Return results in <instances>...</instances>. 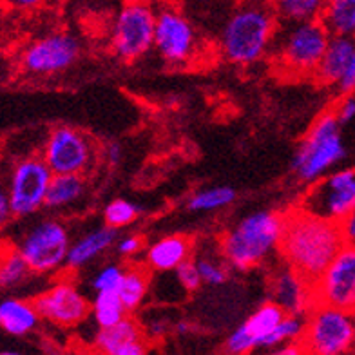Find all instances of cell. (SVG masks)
Segmentation results:
<instances>
[{"label":"cell","mask_w":355,"mask_h":355,"mask_svg":"<svg viewBox=\"0 0 355 355\" xmlns=\"http://www.w3.org/2000/svg\"><path fill=\"white\" fill-rule=\"evenodd\" d=\"M174 328H176V332H180V334L191 332V324H189L187 321H178L176 324H174Z\"/></svg>","instance_id":"cell-44"},{"label":"cell","mask_w":355,"mask_h":355,"mask_svg":"<svg viewBox=\"0 0 355 355\" xmlns=\"http://www.w3.org/2000/svg\"><path fill=\"white\" fill-rule=\"evenodd\" d=\"M155 49L168 64H187L198 51V35L182 10L165 6L156 11Z\"/></svg>","instance_id":"cell-12"},{"label":"cell","mask_w":355,"mask_h":355,"mask_svg":"<svg viewBox=\"0 0 355 355\" xmlns=\"http://www.w3.org/2000/svg\"><path fill=\"white\" fill-rule=\"evenodd\" d=\"M123 272L125 266L120 265H107L100 268L98 274L93 279V288L96 294L100 292H118L120 285H122Z\"/></svg>","instance_id":"cell-33"},{"label":"cell","mask_w":355,"mask_h":355,"mask_svg":"<svg viewBox=\"0 0 355 355\" xmlns=\"http://www.w3.org/2000/svg\"><path fill=\"white\" fill-rule=\"evenodd\" d=\"M116 243V230L109 227H98L84 234L82 238L71 243L69 254H67V268L69 270H80L87 263L107 252L112 245Z\"/></svg>","instance_id":"cell-19"},{"label":"cell","mask_w":355,"mask_h":355,"mask_svg":"<svg viewBox=\"0 0 355 355\" xmlns=\"http://www.w3.org/2000/svg\"><path fill=\"white\" fill-rule=\"evenodd\" d=\"M150 285L149 268L144 265H129L123 272L122 285L118 288V295L125 306L127 313L135 312L141 306L144 300L147 297Z\"/></svg>","instance_id":"cell-24"},{"label":"cell","mask_w":355,"mask_h":355,"mask_svg":"<svg viewBox=\"0 0 355 355\" xmlns=\"http://www.w3.org/2000/svg\"><path fill=\"white\" fill-rule=\"evenodd\" d=\"M141 209L136 203L129 200H123V198H118V200L109 201L107 207L103 209V220H105V227L109 229H122L131 225L132 221L140 216Z\"/></svg>","instance_id":"cell-32"},{"label":"cell","mask_w":355,"mask_h":355,"mask_svg":"<svg viewBox=\"0 0 355 355\" xmlns=\"http://www.w3.org/2000/svg\"><path fill=\"white\" fill-rule=\"evenodd\" d=\"M355 53V38L332 37L321 64L315 71V78L324 85H337L345 75Z\"/></svg>","instance_id":"cell-21"},{"label":"cell","mask_w":355,"mask_h":355,"mask_svg":"<svg viewBox=\"0 0 355 355\" xmlns=\"http://www.w3.org/2000/svg\"><path fill=\"white\" fill-rule=\"evenodd\" d=\"M277 28L279 20L272 6H239L221 29V53L232 64H256L272 49Z\"/></svg>","instance_id":"cell-3"},{"label":"cell","mask_w":355,"mask_h":355,"mask_svg":"<svg viewBox=\"0 0 355 355\" xmlns=\"http://www.w3.org/2000/svg\"><path fill=\"white\" fill-rule=\"evenodd\" d=\"M354 350H355V321H354Z\"/></svg>","instance_id":"cell-46"},{"label":"cell","mask_w":355,"mask_h":355,"mask_svg":"<svg viewBox=\"0 0 355 355\" xmlns=\"http://www.w3.org/2000/svg\"><path fill=\"white\" fill-rule=\"evenodd\" d=\"M71 236L58 220H40L26 230L17 250L33 274H55L67 265Z\"/></svg>","instance_id":"cell-8"},{"label":"cell","mask_w":355,"mask_h":355,"mask_svg":"<svg viewBox=\"0 0 355 355\" xmlns=\"http://www.w3.org/2000/svg\"><path fill=\"white\" fill-rule=\"evenodd\" d=\"M85 194V178L84 176H53L49 191L46 198V209L60 211L64 207L84 198Z\"/></svg>","instance_id":"cell-25"},{"label":"cell","mask_w":355,"mask_h":355,"mask_svg":"<svg viewBox=\"0 0 355 355\" xmlns=\"http://www.w3.org/2000/svg\"><path fill=\"white\" fill-rule=\"evenodd\" d=\"M144 247V241H141L140 236L136 234H129V236H123L122 239L116 241V250L120 256H135L138 254Z\"/></svg>","instance_id":"cell-35"},{"label":"cell","mask_w":355,"mask_h":355,"mask_svg":"<svg viewBox=\"0 0 355 355\" xmlns=\"http://www.w3.org/2000/svg\"><path fill=\"white\" fill-rule=\"evenodd\" d=\"M194 261L200 270L201 281L205 285L211 286H221L229 281L230 266L223 259V256H211V254H201V256L194 257Z\"/></svg>","instance_id":"cell-31"},{"label":"cell","mask_w":355,"mask_h":355,"mask_svg":"<svg viewBox=\"0 0 355 355\" xmlns=\"http://www.w3.org/2000/svg\"><path fill=\"white\" fill-rule=\"evenodd\" d=\"M0 355H22L19 352H0Z\"/></svg>","instance_id":"cell-45"},{"label":"cell","mask_w":355,"mask_h":355,"mask_svg":"<svg viewBox=\"0 0 355 355\" xmlns=\"http://www.w3.org/2000/svg\"><path fill=\"white\" fill-rule=\"evenodd\" d=\"M266 355H306L304 352L303 345L300 343H290V345H283V346H277V348H272L268 350Z\"/></svg>","instance_id":"cell-40"},{"label":"cell","mask_w":355,"mask_h":355,"mask_svg":"<svg viewBox=\"0 0 355 355\" xmlns=\"http://www.w3.org/2000/svg\"><path fill=\"white\" fill-rule=\"evenodd\" d=\"M285 214L257 211L230 227L220 239V254L230 268L247 272L279 250Z\"/></svg>","instance_id":"cell-2"},{"label":"cell","mask_w":355,"mask_h":355,"mask_svg":"<svg viewBox=\"0 0 355 355\" xmlns=\"http://www.w3.org/2000/svg\"><path fill=\"white\" fill-rule=\"evenodd\" d=\"M167 328H168V322L165 321V319H153V321L149 322V336L153 337L165 336Z\"/></svg>","instance_id":"cell-43"},{"label":"cell","mask_w":355,"mask_h":355,"mask_svg":"<svg viewBox=\"0 0 355 355\" xmlns=\"http://www.w3.org/2000/svg\"><path fill=\"white\" fill-rule=\"evenodd\" d=\"M345 245L341 225L313 218L300 209H292L285 214L281 257L285 265L312 285Z\"/></svg>","instance_id":"cell-1"},{"label":"cell","mask_w":355,"mask_h":355,"mask_svg":"<svg viewBox=\"0 0 355 355\" xmlns=\"http://www.w3.org/2000/svg\"><path fill=\"white\" fill-rule=\"evenodd\" d=\"M286 313L272 301L259 304L238 328H234L223 345L225 355H250L259 350L274 328L285 319Z\"/></svg>","instance_id":"cell-16"},{"label":"cell","mask_w":355,"mask_h":355,"mask_svg":"<svg viewBox=\"0 0 355 355\" xmlns=\"http://www.w3.org/2000/svg\"><path fill=\"white\" fill-rule=\"evenodd\" d=\"M304 327H306V318H297V315H285V319L274 328V332L266 337L261 348L272 350L277 346L290 345V343H300L303 339Z\"/></svg>","instance_id":"cell-30"},{"label":"cell","mask_w":355,"mask_h":355,"mask_svg":"<svg viewBox=\"0 0 355 355\" xmlns=\"http://www.w3.org/2000/svg\"><path fill=\"white\" fill-rule=\"evenodd\" d=\"M355 313L315 304L306 315L303 345L306 355H350L354 350Z\"/></svg>","instance_id":"cell-6"},{"label":"cell","mask_w":355,"mask_h":355,"mask_svg":"<svg viewBox=\"0 0 355 355\" xmlns=\"http://www.w3.org/2000/svg\"><path fill=\"white\" fill-rule=\"evenodd\" d=\"M268 294L272 303L277 304L286 315L306 318L315 306L312 283L288 265L274 268L268 279Z\"/></svg>","instance_id":"cell-17"},{"label":"cell","mask_w":355,"mask_h":355,"mask_svg":"<svg viewBox=\"0 0 355 355\" xmlns=\"http://www.w3.org/2000/svg\"><path fill=\"white\" fill-rule=\"evenodd\" d=\"M194 243L189 236L173 234L150 245L145 252L147 268L156 272H176L180 265L191 259Z\"/></svg>","instance_id":"cell-18"},{"label":"cell","mask_w":355,"mask_h":355,"mask_svg":"<svg viewBox=\"0 0 355 355\" xmlns=\"http://www.w3.org/2000/svg\"><path fill=\"white\" fill-rule=\"evenodd\" d=\"M91 312L98 328L116 327L118 322H122L127 318V310L118 292H100L94 295Z\"/></svg>","instance_id":"cell-28"},{"label":"cell","mask_w":355,"mask_h":355,"mask_svg":"<svg viewBox=\"0 0 355 355\" xmlns=\"http://www.w3.org/2000/svg\"><path fill=\"white\" fill-rule=\"evenodd\" d=\"M11 218H13V212H11V201H10V192H8V183H4L2 180H0V230L10 223Z\"/></svg>","instance_id":"cell-36"},{"label":"cell","mask_w":355,"mask_h":355,"mask_svg":"<svg viewBox=\"0 0 355 355\" xmlns=\"http://www.w3.org/2000/svg\"><path fill=\"white\" fill-rule=\"evenodd\" d=\"M300 211L341 225L355 209V168H339L306 189Z\"/></svg>","instance_id":"cell-7"},{"label":"cell","mask_w":355,"mask_h":355,"mask_svg":"<svg viewBox=\"0 0 355 355\" xmlns=\"http://www.w3.org/2000/svg\"><path fill=\"white\" fill-rule=\"evenodd\" d=\"M82 46L71 33H53L44 37L22 53V67L29 75H56L69 69L78 60Z\"/></svg>","instance_id":"cell-14"},{"label":"cell","mask_w":355,"mask_h":355,"mask_svg":"<svg viewBox=\"0 0 355 355\" xmlns=\"http://www.w3.org/2000/svg\"><path fill=\"white\" fill-rule=\"evenodd\" d=\"M324 4L321 0H279L274 11L279 24H303L321 19Z\"/></svg>","instance_id":"cell-27"},{"label":"cell","mask_w":355,"mask_h":355,"mask_svg":"<svg viewBox=\"0 0 355 355\" xmlns=\"http://www.w3.org/2000/svg\"><path fill=\"white\" fill-rule=\"evenodd\" d=\"M33 272L20 256L17 247L4 243L0 247V290H10L20 286Z\"/></svg>","instance_id":"cell-26"},{"label":"cell","mask_w":355,"mask_h":355,"mask_svg":"<svg viewBox=\"0 0 355 355\" xmlns=\"http://www.w3.org/2000/svg\"><path fill=\"white\" fill-rule=\"evenodd\" d=\"M341 232H343V238H345V243L355 247V209L341 223Z\"/></svg>","instance_id":"cell-39"},{"label":"cell","mask_w":355,"mask_h":355,"mask_svg":"<svg viewBox=\"0 0 355 355\" xmlns=\"http://www.w3.org/2000/svg\"><path fill=\"white\" fill-rule=\"evenodd\" d=\"M236 200V191L232 187H209L194 192L189 198L187 209L192 212H212L232 205Z\"/></svg>","instance_id":"cell-29"},{"label":"cell","mask_w":355,"mask_h":355,"mask_svg":"<svg viewBox=\"0 0 355 355\" xmlns=\"http://www.w3.org/2000/svg\"><path fill=\"white\" fill-rule=\"evenodd\" d=\"M319 20L330 37L355 38V0H330Z\"/></svg>","instance_id":"cell-23"},{"label":"cell","mask_w":355,"mask_h":355,"mask_svg":"<svg viewBox=\"0 0 355 355\" xmlns=\"http://www.w3.org/2000/svg\"><path fill=\"white\" fill-rule=\"evenodd\" d=\"M174 274H176L178 283L187 290V292H196V290L203 285L194 257H191V259H187L183 265L178 266Z\"/></svg>","instance_id":"cell-34"},{"label":"cell","mask_w":355,"mask_h":355,"mask_svg":"<svg viewBox=\"0 0 355 355\" xmlns=\"http://www.w3.org/2000/svg\"><path fill=\"white\" fill-rule=\"evenodd\" d=\"M6 243V241H4V239H2V236H0V247H2V245H4Z\"/></svg>","instance_id":"cell-47"},{"label":"cell","mask_w":355,"mask_h":355,"mask_svg":"<svg viewBox=\"0 0 355 355\" xmlns=\"http://www.w3.org/2000/svg\"><path fill=\"white\" fill-rule=\"evenodd\" d=\"M336 112L327 111L312 123L292 158V171L303 183L313 185L330 174L346 156Z\"/></svg>","instance_id":"cell-5"},{"label":"cell","mask_w":355,"mask_h":355,"mask_svg":"<svg viewBox=\"0 0 355 355\" xmlns=\"http://www.w3.org/2000/svg\"><path fill=\"white\" fill-rule=\"evenodd\" d=\"M336 116L339 120V123H348L355 118V98L354 96H346L339 105H337Z\"/></svg>","instance_id":"cell-37"},{"label":"cell","mask_w":355,"mask_h":355,"mask_svg":"<svg viewBox=\"0 0 355 355\" xmlns=\"http://www.w3.org/2000/svg\"><path fill=\"white\" fill-rule=\"evenodd\" d=\"M105 158H107L109 165H118L120 162H122V147L118 144H109L107 147H105Z\"/></svg>","instance_id":"cell-42"},{"label":"cell","mask_w":355,"mask_h":355,"mask_svg":"<svg viewBox=\"0 0 355 355\" xmlns=\"http://www.w3.org/2000/svg\"><path fill=\"white\" fill-rule=\"evenodd\" d=\"M337 89H339L343 94H348L352 93V91H355V53L354 56H352L348 67H346L345 75H343V78L339 80Z\"/></svg>","instance_id":"cell-38"},{"label":"cell","mask_w":355,"mask_h":355,"mask_svg":"<svg viewBox=\"0 0 355 355\" xmlns=\"http://www.w3.org/2000/svg\"><path fill=\"white\" fill-rule=\"evenodd\" d=\"M116 355H147V343H145L144 339L129 343V345L123 346L122 350L118 352Z\"/></svg>","instance_id":"cell-41"},{"label":"cell","mask_w":355,"mask_h":355,"mask_svg":"<svg viewBox=\"0 0 355 355\" xmlns=\"http://www.w3.org/2000/svg\"><path fill=\"white\" fill-rule=\"evenodd\" d=\"M33 303L40 319L66 328L84 322L91 312L87 297L69 279L56 281L55 285L38 294Z\"/></svg>","instance_id":"cell-15"},{"label":"cell","mask_w":355,"mask_h":355,"mask_svg":"<svg viewBox=\"0 0 355 355\" xmlns=\"http://www.w3.org/2000/svg\"><path fill=\"white\" fill-rule=\"evenodd\" d=\"M40 315L33 301L8 297L0 301V328L10 336H28L38 327Z\"/></svg>","instance_id":"cell-20"},{"label":"cell","mask_w":355,"mask_h":355,"mask_svg":"<svg viewBox=\"0 0 355 355\" xmlns=\"http://www.w3.org/2000/svg\"><path fill=\"white\" fill-rule=\"evenodd\" d=\"M55 174L42 156L19 159L8 178L13 218H28L46 207V198Z\"/></svg>","instance_id":"cell-11"},{"label":"cell","mask_w":355,"mask_h":355,"mask_svg":"<svg viewBox=\"0 0 355 355\" xmlns=\"http://www.w3.org/2000/svg\"><path fill=\"white\" fill-rule=\"evenodd\" d=\"M312 290L315 304L355 313V247L345 245Z\"/></svg>","instance_id":"cell-13"},{"label":"cell","mask_w":355,"mask_h":355,"mask_svg":"<svg viewBox=\"0 0 355 355\" xmlns=\"http://www.w3.org/2000/svg\"><path fill=\"white\" fill-rule=\"evenodd\" d=\"M332 37L321 20L279 24L272 44V55L281 75L303 78L315 76Z\"/></svg>","instance_id":"cell-4"},{"label":"cell","mask_w":355,"mask_h":355,"mask_svg":"<svg viewBox=\"0 0 355 355\" xmlns=\"http://www.w3.org/2000/svg\"><path fill=\"white\" fill-rule=\"evenodd\" d=\"M93 140L75 127L51 129L42 149V158L55 176H84L94 165Z\"/></svg>","instance_id":"cell-10"},{"label":"cell","mask_w":355,"mask_h":355,"mask_svg":"<svg viewBox=\"0 0 355 355\" xmlns=\"http://www.w3.org/2000/svg\"><path fill=\"white\" fill-rule=\"evenodd\" d=\"M138 339H144L140 324L135 319L125 318L122 322H118L116 327L98 328V332L94 336L93 348L98 355H116L123 346Z\"/></svg>","instance_id":"cell-22"},{"label":"cell","mask_w":355,"mask_h":355,"mask_svg":"<svg viewBox=\"0 0 355 355\" xmlns=\"http://www.w3.org/2000/svg\"><path fill=\"white\" fill-rule=\"evenodd\" d=\"M156 11L145 2H127L112 19L111 49L125 62L144 56L155 47Z\"/></svg>","instance_id":"cell-9"}]
</instances>
